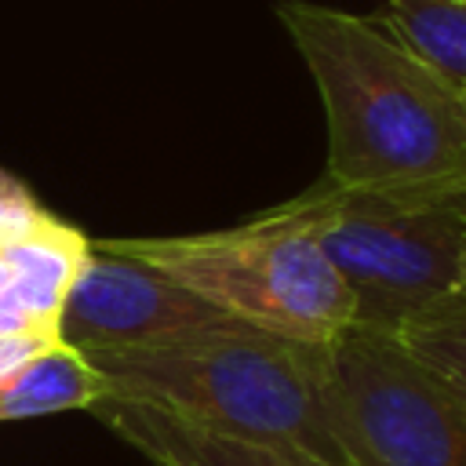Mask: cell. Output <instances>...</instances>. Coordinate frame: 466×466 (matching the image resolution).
I'll return each instance as SVG.
<instances>
[{"mask_svg":"<svg viewBox=\"0 0 466 466\" xmlns=\"http://www.w3.org/2000/svg\"><path fill=\"white\" fill-rule=\"evenodd\" d=\"M328 120L324 182L339 189L466 186V91L411 55L379 18L284 0Z\"/></svg>","mask_w":466,"mask_h":466,"instance_id":"6da1fadb","label":"cell"},{"mask_svg":"<svg viewBox=\"0 0 466 466\" xmlns=\"http://www.w3.org/2000/svg\"><path fill=\"white\" fill-rule=\"evenodd\" d=\"M113 397L160 408L211 433L306 451L346 466L328 419L320 346L229 324L186 339L87 357Z\"/></svg>","mask_w":466,"mask_h":466,"instance_id":"7a4b0ae2","label":"cell"},{"mask_svg":"<svg viewBox=\"0 0 466 466\" xmlns=\"http://www.w3.org/2000/svg\"><path fill=\"white\" fill-rule=\"evenodd\" d=\"M280 208L324 248L353 299V328L393 339L466 280V186L339 189L317 178Z\"/></svg>","mask_w":466,"mask_h":466,"instance_id":"3957f363","label":"cell"},{"mask_svg":"<svg viewBox=\"0 0 466 466\" xmlns=\"http://www.w3.org/2000/svg\"><path fill=\"white\" fill-rule=\"evenodd\" d=\"M178 280L229 320L295 346H328L353 328V299L317 237L280 204L208 233L91 240Z\"/></svg>","mask_w":466,"mask_h":466,"instance_id":"277c9868","label":"cell"},{"mask_svg":"<svg viewBox=\"0 0 466 466\" xmlns=\"http://www.w3.org/2000/svg\"><path fill=\"white\" fill-rule=\"evenodd\" d=\"M320 364L346 466H466V397L397 339L350 328Z\"/></svg>","mask_w":466,"mask_h":466,"instance_id":"5b68a950","label":"cell"},{"mask_svg":"<svg viewBox=\"0 0 466 466\" xmlns=\"http://www.w3.org/2000/svg\"><path fill=\"white\" fill-rule=\"evenodd\" d=\"M229 324L237 320L160 269L91 244L73 284L66 288L55 331L62 346L91 357L106 350L157 346Z\"/></svg>","mask_w":466,"mask_h":466,"instance_id":"8992f818","label":"cell"},{"mask_svg":"<svg viewBox=\"0 0 466 466\" xmlns=\"http://www.w3.org/2000/svg\"><path fill=\"white\" fill-rule=\"evenodd\" d=\"M87 411H95L116 437L138 448L153 466H328L306 451L211 433L160 408L113 397V393H106Z\"/></svg>","mask_w":466,"mask_h":466,"instance_id":"52a82bcc","label":"cell"},{"mask_svg":"<svg viewBox=\"0 0 466 466\" xmlns=\"http://www.w3.org/2000/svg\"><path fill=\"white\" fill-rule=\"evenodd\" d=\"M87 251L91 240L76 226L44 211L25 229L0 240V262L11 273L0 295H7L33 324L55 328L66 288L73 284Z\"/></svg>","mask_w":466,"mask_h":466,"instance_id":"ba28073f","label":"cell"},{"mask_svg":"<svg viewBox=\"0 0 466 466\" xmlns=\"http://www.w3.org/2000/svg\"><path fill=\"white\" fill-rule=\"evenodd\" d=\"M109 393L95 364L55 342L51 350L29 357L15 371L0 375V419H29L69 408H91Z\"/></svg>","mask_w":466,"mask_h":466,"instance_id":"9c48e42d","label":"cell"},{"mask_svg":"<svg viewBox=\"0 0 466 466\" xmlns=\"http://www.w3.org/2000/svg\"><path fill=\"white\" fill-rule=\"evenodd\" d=\"M375 18L433 73L466 91V0H386Z\"/></svg>","mask_w":466,"mask_h":466,"instance_id":"30bf717a","label":"cell"},{"mask_svg":"<svg viewBox=\"0 0 466 466\" xmlns=\"http://www.w3.org/2000/svg\"><path fill=\"white\" fill-rule=\"evenodd\" d=\"M422 368L466 397V280L393 335Z\"/></svg>","mask_w":466,"mask_h":466,"instance_id":"8fae6325","label":"cell"},{"mask_svg":"<svg viewBox=\"0 0 466 466\" xmlns=\"http://www.w3.org/2000/svg\"><path fill=\"white\" fill-rule=\"evenodd\" d=\"M44 208L33 200V193L7 171H0V240L25 229L33 218H40Z\"/></svg>","mask_w":466,"mask_h":466,"instance_id":"7c38bea8","label":"cell"},{"mask_svg":"<svg viewBox=\"0 0 466 466\" xmlns=\"http://www.w3.org/2000/svg\"><path fill=\"white\" fill-rule=\"evenodd\" d=\"M58 342L55 328H22V331H0V375L15 371L29 357L51 350Z\"/></svg>","mask_w":466,"mask_h":466,"instance_id":"4fadbf2b","label":"cell"},{"mask_svg":"<svg viewBox=\"0 0 466 466\" xmlns=\"http://www.w3.org/2000/svg\"><path fill=\"white\" fill-rule=\"evenodd\" d=\"M22 328H47V324H33L7 295H0V331H22Z\"/></svg>","mask_w":466,"mask_h":466,"instance_id":"5bb4252c","label":"cell"}]
</instances>
